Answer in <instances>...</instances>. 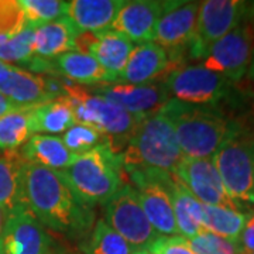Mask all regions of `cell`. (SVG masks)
<instances>
[{
	"label": "cell",
	"instance_id": "cell-1",
	"mask_svg": "<svg viewBox=\"0 0 254 254\" xmlns=\"http://www.w3.org/2000/svg\"><path fill=\"white\" fill-rule=\"evenodd\" d=\"M21 192L23 203L44 227L76 237L93 226L95 212L76 196L61 171L23 160Z\"/></svg>",
	"mask_w": 254,
	"mask_h": 254
},
{
	"label": "cell",
	"instance_id": "cell-2",
	"mask_svg": "<svg viewBox=\"0 0 254 254\" xmlns=\"http://www.w3.org/2000/svg\"><path fill=\"white\" fill-rule=\"evenodd\" d=\"M160 112L173 123L178 145L188 158H212L240 127L218 106L190 105L171 98Z\"/></svg>",
	"mask_w": 254,
	"mask_h": 254
},
{
	"label": "cell",
	"instance_id": "cell-3",
	"mask_svg": "<svg viewBox=\"0 0 254 254\" xmlns=\"http://www.w3.org/2000/svg\"><path fill=\"white\" fill-rule=\"evenodd\" d=\"M61 173L76 196L91 208L105 205L127 185L123 154L116 153L109 144L76 155Z\"/></svg>",
	"mask_w": 254,
	"mask_h": 254
},
{
	"label": "cell",
	"instance_id": "cell-4",
	"mask_svg": "<svg viewBox=\"0 0 254 254\" xmlns=\"http://www.w3.org/2000/svg\"><path fill=\"white\" fill-rule=\"evenodd\" d=\"M123 154L125 170H157L174 174L184 160L173 123L161 112L141 119Z\"/></svg>",
	"mask_w": 254,
	"mask_h": 254
},
{
	"label": "cell",
	"instance_id": "cell-5",
	"mask_svg": "<svg viewBox=\"0 0 254 254\" xmlns=\"http://www.w3.org/2000/svg\"><path fill=\"white\" fill-rule=\"evenodd\" d=\"M64 85L65 98L72 106L76 125L99 130L109 138L110 147L116 153L126 147L140 122L138 119L110 100L85 89L82 85L69 79H64Z\"/></svg>",
	"mask_w": 254,
	"mask_h": 254
},
{
	"label": "cell",
	"instance_id": "cell-6",
	"mask_svg": "<svg viewBox=\"0 0 254 254\" xmlns=\"http://www.w3.org/2000/svg\"><path fill=\"white\" fill-rule=\"evenodd\" d=\"M220 180L237 208L254 205V131L240 126L212 157Z\"/></svg>",
	"mask_w": 254,
	"mask_h": 254
},
{
	"label": "cell",
	"instance_id": "cell-7",
	"mask_svg": "<svg viewBox=\"0 0 254 254\" xmlns=\"http://www.w3.org/2000/svg\"><path fill=\"white\" fill-rule=\"evenodd\" d=\"M164 85L173 99L190 105L216 106L230 96L235 83L198 64L180 66L165 78Z\"/></svg>",
	"mask_w": 254,
	"mask_h": 254
},
{
	"label": "cell",
	"instance_id": "cell-8",
	"mask_svg": "<svg viewBox=\"0 0 254 254\" xmlns=\"http://www.w3.org/2000/svg\"><path fill=\"white\" fill-rule=\"evenodd\" d=\"M249 1L206 0L200 1L195 36L187 48L193 60H203L210 47L237 27L247 16Z\"/></svg>",
	"mask_w": 254,
	"mask_h": 254
},
{
	"label": "cell",
	"instance_id": "cell-9",
	"mask_svg": "<svg viewBox=\"0 0 254 254\" xmlns=\"http://www.w3.org/2000/svg\"><path fill=\"white\" fill-rule=\"evenodd\" d=\"M254 58V23L246 18L210 47L202 65L227 78L232 83H240Z\"/></svg>",
	"mask_w": 254,
	"mask_h": 254
},
{
	"label": "cell",
	"instance_id": "cell-10",
	"mask_svg": "<svg viewBox=\"0 0 254 254\" xmlns=\"http://www.w3.org/2000/svg\"><path fill=\"white\" fill-rule=\"evenodd\" d=\"M106 223L134 250L150 249L160 235L150 225L133 185H125L105 203Z\"/></svg>",
	"mask_w": 254,
	"mask_h": 254
},
{
	"label": "cell",
	"instance_id": "cell-11",
	"mask_svg": "<svg viewBox=\"0 0 254 254\" xmlns=\"http://www.w3.org/2000/svg\"><path fill=\"white\" fill-rule=\"evenodd\" d=\"M126 174H128L130 181L133 182L140 205L155 232L163 236L180 235L173 202L165 187V182L171 174L157 170H131Z\"/></svg>",
	"mask_w": 254,
	"mask_h": 254
},
{
	"label": "cell",
	"instance_id": "cell-12",
	"mask_svg": "<svg viewBox=\"0 0 254 254\" xmlns=\"http://www.w3.org/2000/svg\"><path fill=\"white\" fill-rule=\"evenodd\" d=\"M88 91L123 108L138 120L158 113L171 99L164 83L128 85L122 82H103L89 86Z\"/></svg>",
	"mask_w": 254,
	"mask_h": 254
},
{
	"label": "cell",
	"instance_id": "cell-13",
	"mask_svg": "<svg viewBox=\"0 0 254 254\" xmlns=\"http://www.w3.org/2000/svg\"><path fill=\"white\" fill-rule=\"evenodd\" d=\"M1 245L6 254H53V239L44 225L24 205L6 215Z\"/></svg>",
	"mask_w": 254,
	"mask_h": 254
},
{
	"label": "cell",
	"instance_id": "cell-14",
	"mask_svg": "<svg viewBox=\"0 0 254 254\" xmlns=\"http://www.w3.org/2000/svg\"><path fill=\"white\" fill-rule=\"evenodd\" d=\"M180 51L165 50L155 43H144L134 47L118 82L128 85L153 83L161 76H168L181 65Z\"/></svg>",
	"mask_w": 254,
	"mask_h": 254
},
{
	"label": "cell",
	"instance_id": "cell-15",
	"mask_svg": "<svg viewBox=\"0 0 254 254\" xmlns=\"http://www.w3.org/2000/svg\"><path fill=\"white\" fill-rule=\"evenodd\" d=\"M174 175L202 205L239 209L227 195L212 158L184 157Z\"/></svg>",
	"mask_w": 254,
	"mask_h": 254
},
{
	"label": "cell",
	"instance_id": "cell-16",
	"mask_svg": "<svg viewBox=\"0 0 254 254\" xmlns=\"http://www.w3.org/2000/svg\"><path fill=\"white\" fill-rule=\"evenodd\" d=\"M200 1H167L153 43L165 50H187L195 36Z\"/></svg>",
	"mask_w": 254,
	"mask_h": 254
},
{
	"label": "cell",
	"instance_id": "cell-17",
	"mask_svg": "<svg viewBox=\"0 0 254 254\" xmlns=\"http://www.w3.org/2000/svg\"><path fill=\"white\" fill-rule=\"evenodd\" d=\"M134 47V43L127 37L115 31L79 33L75 40V51L92 55L106 69L113 82H118Z\"/></svg>",
	"mask_w": 254,
	"mask_h": 254
},
{
	"label": "cell",
	"instance_id": "cell-18",
	"mask_svg": "<svg viewBox=\"0 0 254 254\" xmlns=\"http://www.w3.org/2000/svg\"><path fill=\"white\" fill-rule=\"evenodd\" d=\"M167 1L136 0L125 1L109 31L127 37L131 43H153L157 21L165 10Z\"/></svg>",
	"mask_w": 254,
	"mask_h": 254
},
{
	"label": "cell",
	"instance_id": "cell-19",
	"mask_svg": "<svg viewBox=\"0 0 254 254\" xmlns=\"http://www.w3.org/2000/svg\"><path fill=\"white\" fill-rule=\"evenodd\" d=\"M0 93L20 108L37 106L53 100L47 92L44 75H36L14 65H6L0 71Z\"/></svg>",
	"mask_w": 254,
	"mask_h": 254
},
{
	"label": "cell",
	"instance_id": "cell-20",
	"mask_svg": "<svg viewBox=\"0 0 254 254\" xmlns=\"http://www.w3.org/2000/svg\"><path fill=\"white\" fill-rule=\"evenodd\" d=\"M123 4L122 0H72L65 17L78 33H103L109 31Z\"/></svg>",
	"mask_w": 254,
	"mask_h": 254
},
{
	"label": "cell",
	"instance_id": "cell-21",
	"mask_svg": "<svg viewBox=\"0 0 254 254\" xmlns=\"http://www.w3.org/2000/svg\"><path fill=\"white\" fill-rule=\"evenodd\" d=\"M165 187L173 202L178 233L187 240L198 236L200 232H203V226H202L203 205L187 190V187L174 174L168 177Z\"/></svg>",
	"mask_w": 254,
	"mask_h": 254
},
{
	"label": "cell",
	"instance_id": "cell-22",
	"mask_svg": "<svg viewBox=\"0 0 254 254\" xmlns=\"http://www.w3.org/2000/svg\"><path fill=\"white\" fill-rule=\"evenodd\" d=\"M18 154L27 163L54 171L66 170L76 158V155L65 147L63 138L46 134H34L21 147Z\"/></svg>",
	"mask_w": 254,
	"mask_h": 254
},
{
	"label": "cell",
	"instance_id": "cell-23",
	"mask_svg": "<svg viewBox=\"0 0 254 254\" xmlns=\"http://www.w3.org/2000/svg\"><path fill=\"white\" fill-rule=\"evenodd\" d=\"M55 75H63L78 85L93 86L103 82H113L112 76L92 55L69 51L51 60Z\"/></svg>",
	"mask_w": 254,
	"mask_h": 254
},
{
	"label": "cell",
	"instance_id": "cell-24",
	"mask_svg": "<svg viewBox=\"0 0 254 254\" xmlns=\"http://www.w3.org/2000/svg\"><path fill=\"white\" fill-rule=\"evenodd\" d=\"M78 34V30L66 17L36 27L33 43L34 55L50 60L75 51V40Z\"/></svg>",
	"mask_w": 254,
	"mask_h": 254
},
{
	"label": "cell",
	"instance_id": "cell-25",
	"mask_svg": "<svg viewBox=\"0 0 254 254\" xmlns=\"http://www.w3.org/2000/svg\"><path fill=\"white\" fill-rule=\"evenodd\" d=\"M31 122L34 134L51 133L60 134L76 125L69 100L64 98L50 100L31 108Z\"/></svg>",
	"mask_w": 254,
	"mask_h": 254
},
{
	"label": "cell",
	"instance_id": "cell-26",
	"mask_svg": "<svg viewBox=\"0 0 254 254\" xmlns=\"http://www.w3.org/2000/svg\"><path fill=\"white\" fill-rule=\"evenodd\" d=\"M21 164L23 158L17 150H0V209L4 212V215L23 203Z\"/></svg>",
	"mask_w": 254,
	"mask_h": 254
},
{
	"label": "cell",
	"instance_id": "cell-27",
	"mask_svg": "<svg viewBox=\"0 0 254 254\" xmlns=\"http://www.w3.org/2000/svg\"><path fill=\"white\" fill-rule=\"evenodd\" d=\"M247 218L249 213H243L236 208L210 205H203L202 208L203 230L237 243L246 226Z\"/></svg>",
	"mask_w": 254,
	"mask_h": 254
},
{
	"label": "cell",
	"instance_id": "cell-28",
	"mask_svg": "<svg viewBox=\"0 0 254 254\" xmlns=\"http://www.w3.org/2000/svg\"><path fill=\"white\" fill-rule=\"evenodd\" d=\"M31 108H20L0 118V150L16 151L34 136Z\"/></svg>",
	"mask_w": 254,
	"mask_h": 254
},
{
	"label": "cell",
	"instance_id": "cell-29",
	"mask_svg": "<svg viewBox=\"0 0 254 254\" xmlns=\"http://www.w3.org/2000/svg\"><path fill=\"white\" fill-rule=\"evenodd\" d=\"M81 252L83 254H133L136 250L106 222L98 220L92 227L91 236L81 243Z\"/></svg>",
	"mask_w": 254,
	"mask_h": 254
},
{
	"label": "cell",
	"instance_id": "cell-30",
	"mask_svg": "<svg viewBox=\"0 0 254 254\" xmlns=\"http://www.w3.org/2000/svg\"><path fill=\"white\" fill-rule=\"evenodd\" d=\"M20 7L24 13L27 26L40 27L47 23L60 20L66 16L68 1L60 0H20Z\"/></svg>",
	"mask_w": 254,
	"mask_h": 254
},
{
	"label": "cell",
	"instance_id": "cell-31",
	"mask_svg": "<svg viewBox=\"0 0 254 254\" xmlns=\"http://www.w3.org/2000/svg\"><path fill=\"white\" fill-rule=\"evenodd\" d=\"M34 30L31 26H26L16 36L10 37L9 40L0 46V61L6 65L21 64L26 65L36 57L33 51L34 43Z\"/></svg>",
	"mask_w": 254,
	"mask_h": 254
},
{
	"label": "cell",
	"instance_id": "cell-32",
	"mask_svg": "<svg viewBox=\"0 0 254 254\" xmlns=\"http://www.w3.org/2000/svg\"><path fill=\"white\" fill-rule=\"evenodd\" d=\"M63 141L65 147L75 155L85 154L99 145H110L109 138L103 133L83 125H75L68 131H65Z\"/></svg>",
	"mask_w": 254,
	"mask_h": 254
},
{
	"label": "cell",
	"instance_id": "cell-33",
	"mask_svg": "<svg viewBox=\"0 0 254 254\" xmlns=\"http://www.w3.org/2000/svg\"><path fill=\"white\" fill-rule=\"evenodd\" d=\"M188 245L195 254H242L237 242L216 236L206 230L190 239Z\"/></svg>",
	"mask_w": 254,
	"mask_h": 254
},
{
	"label": "cell",
	"instance_id": "cell-34",
	"mask_svg": "<svg viewBox=\"0 0 254 254\" xmlns=\"http://www.w3.org/2000/svg\"><path fill=\"white\" fill-rule=\"evenodd\" d=\"M27 26L18 1L0 0V37L10 38Z\"/></svg>",
	"mask_w": 254,
	"mask_h": 254
},
{
	"label": "cell",
	"instance_id": "cell-35",
	"mask_svg": "<svg viewBox=\"0 0 254 254\" xmlns=\"http://www.w3.org/2000/svg\"><path fill=\"white\" fill-rule=\"evenodd\" d=\"M148 250L153 254H195L182 236H160Z\"/></svg>",
	"mask_w": 254,
	"mask_h": 254
},
{
	"label": "cell",
	"instance_id": "cell-36",
	"mask_svg": "<svg viewBox=\"0 0 254 254\" xmlns=\"http://www.w3.org/2000/svg\"><path fill=\"white\" fill-rule=\"evenodd\" d=\"M239 247L242 254H252L254 252V212L249 213L246 226L239 239Z\"/></svg>",
	"mask_w": 254,
	"mask_h": 254
},
{
	"label": "cell",
	"instance_id": "cell-37",
	"mask_svg": "<svg viewBox=\"0 0 254 254\" xmlns=\"http://www.w3.org/2000/svg\"><path fill=\"white\" fill-rule=\"evenodd\" d=\"M16 109H20V106H17L16 103H13L3 93H0V118L6 116L7 113H10V112H13V110Z\"/></svg>",
	"mask_w": 254,
	"mask_h": 254
},
{
	"label": "cell",
	"instance_id": "cell-38",
	"mask_svg": "<svg viewBox=\"0 0 254 254\" xmlns=\"http://www.w3.org/2000/svg\"><path fill=\"white\" fill-rule=\"evenodd\" d=\"M243 81H245L246 89L249 92V95L254 100V58L252 64H250V66H249V71H247L246 76L243 78Z\"/></svg>",
	"mask_w": 254,
	"mask_h": 254
},
{
	"label": "cell",
	"instance_id": "cell-39",
	"mask_svg": "<svg viewBox=\"0 0 254 254\" xmlns=\"http://www.w3.org/2000/svg\"><path fill=\"white\" fill-rule=\"evenodd\" d=\"M247 18H250L254 23V1H249V7H247Z\"/></svg>",
	"mask_w": 254,
	"mask_h": 254
},
{
	"label": "cell",
	"instance_id": "cell-40",
	"mask_svg": "<svg viewBox=\"0 0 254 254\" xmlns=\"http://www.w3.org/2000/svg\"><path fill=\"white\" fill-rule=\"evenodd\" d=\"M4 220H6V215H4V212H3V210L0 209V242H1V235H3Z\"/></svg>",
	"mask_w": 254,
	"mask_h": 254
},
{
	"label": "cell",
	"instance_id": "cell-41",
	"mask_svg": "<svg viewBox=\"0 0 254 254\" xmlns=\"http://www.w3.org/2000/svg\"><path fill=\"white\" fill-rule=\"evenodd\" d=\"M133 254H153L148 249H144V250H137V252H134Z\"/></svg>",
	"mask_w": 254,
	"mask_h": 254
},
{
	"label": "cell",
	"instance_id": "cell-42",
	"mask_svg": "<svg viewBox=\"0 0 254 254\" xmlns=\"http://www.w3.org/2000/svg\"><path fill=\"white\" fill-rule=\"evenodd\" d=\"M0 254H6L4 249H3V245H1V242H0Z\"/></svg>",
	"mask_w": 254,
	"mask_h": 254
},
{
	"label": "cell",
	"instance_id": "cell-43",
	"mask_svg": "<svg viewBox=\"0 0 254 254\" xmlns=\"http://www.w3.org/2000/svg\"><path fill=\"white\" fill-rule=\"evenodd\" d=\"M4 66H6V64H4V63H1V61H0V71H1V69H3V68H4Z\"/></svg>",
	"mask_w": 254,
	"mask_h": 254
},
{
	"label": "cell",
	"instance_id": "cell-44",
	"mask_svg": "<svg viewBox=\"0 0 254 254\" xmlns=\"http://www.w3.org/2000/svg\"><path fill=\"white\" fill-rule=\"evenodd\" d=\"M65 254H71V253H65Z\"/></svg>",
	"mask_w": 254,
	"mask_h": 254
},
{
	"label": "cell",
	"instance_id": "cell-45",
	"mask_svg": "<svg viewBox=\"0 0 254 254\" xmlns=\"http://www.w3.org/2000/svg\"><path fill=\"white\" fill-rule=\"evenodd\" d=\"M252 254H254V252H253V253H252Z\"/></svg>",
	"mask_w": 254,
	"mask_h": 254
}]
</instances>
